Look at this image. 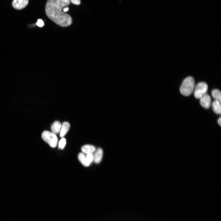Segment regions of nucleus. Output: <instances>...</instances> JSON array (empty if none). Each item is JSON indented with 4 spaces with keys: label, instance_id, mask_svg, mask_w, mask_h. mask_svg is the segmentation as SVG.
Here are the masks:
<instances>
[{
    "label": "nucleus",
    "instance_id": "obj_3",
    "mask_svg": "<svg viewBox=\"0 0 221 221\" xmlns=\"http://www.w3.org/2000/svg\"><path fill=\"white\" fill-rule=\"evenodd\" d=\"M41 137L51 147L55 148L57 145L58 138L55 134L48 131H45L42 133Z\"/></svg>",
    "mask_w": 221,
    "mask_h": 221
},
{
    "label": "nucleus",
    "instance_id": "obj_14",
    "mask_svg": "<svg viewBox=\"0 0 221 221\" xmlns=\"http://www.w3.org/2000/svg\"><path fill=\"white\" fill-rule=\"evenodd\" d=\"M66 144V140L64 138H62L59 142L58 147L61 149H63L65 147Z\"/></svg>",
    "mask_w": 221,
    "mask_h": 221
},
{
    "label": "nucleus",
    "instance_id": "obj_19",
    "mask_svg": "<svg viewBox=\"0 0 221 221\" xmlns=\"http://www.w3.org/2000/svg\"><path fill=\"white\" fill-rule=\"evenodd\" d=\"M69 8H68L67 7L66 8H63V11L64 12H67Z\"/></svg>",
    "mask_w": 221,
    "mask_h": 221
},
{
    "label": "nucleus",
    "instance_id": "obj_8",
    "mask_svg": "<svg viewBox=\"0 0 221 221\" xmlns=\"http://www.w3.org/2000/svg\"><path fill=\"white\" fill-rule=\"evenodd\" d=\"M70 127L69 123L67 122H64L63 123L60 131V136L63 137L65 135L68 131Z\"/></svg>",
    "mask_w": 221,
    "mask_h": 221
},
{
    "label": "nucleus",
    "instance_id": "obj_12",
    "mask_svg": "<svg viewBox=\"0 0 221 221\" xmlns=\"http://www.w3.org/2000/svg\"><path fill=\"white\" fill-rule=\"evenodd\" d=\"M78 159L80 162L85 166L87 167L90 164L88 161L86 156L83 153H80L78 155Z\"/></svg>",
    "mask_w": 221,
    "mask_h": 221
},
{
    "label": "nucleus",
    "instance_id": "obj_9",
    "mask_svg": "<svg viewBox=\"0 0 221 221\" xmlns=\"http://www.w3.org/2000/svg\"><path fill=\"white\" fill-rule=\"evenodd\" d=\"M61 124V123L58 121L55 122L51 126V132L55 134L60 132Z\"/></svg>",
    "mask_w": 221,
    "mask_h": 221
},
{
    "label": "nucleus",
    "instance_id": "obj_18",
    "mask_svg": "<svg viewBox=\"0 0 221 221\" xmlns=\"http://www.w3.org/2000/svg\"><path fill=\"white\" fill-rule=\"evenodd\" d=\"M218 123V124L221 126V117H220L218 119L217 121Z\"/></svg>",
    "mask_w": 221,
    "mask_h": 221
},
{
    "label": "nucleus",
    "instance_id": "obj_11",
    "mask_svg": "<svg viewBox=\"0 0 221 221\" xmlns=\"http://www.w3.org/2000/svg\"><path fill=\"white\" fill-rule=\"evenodd\" d=\"M220 102L215 100L212 103V109L215 113L218 114H220L221 112V105Z\"/></svg>",
    "mask_w": 221,
    "mask_h": 221
},
{
    "label": "nucleus",
    "instance_id": "obj_10",
    "mask_svg": "<svg viewBox=\"0 0 221 221\" xmlns=\"http://www.w3.org/2000/svg\"><path fill=\"white\" fill-rule=\"evenodd\" d=\"M81 149L83 153L86 154L92 153L95 151V147L91 145H85L82 147Z\"/></svg>",
    "mask_w": 221,
    "mask_h": 221
},
{
    "label": "nucleus",
    "instance_id": "obj_15",
    "mask_svg": "<svg viewBox=\"0 0 221 221\" xmlns=\"http://www.w3.org/2000/svg\"><path fill=\"white\" fill-rule=\"evenodd\" d=\"M86 156L87 161L91 164L93 161V155L92 153L87 154Z\"/></svg>",
    "mask_w": 221,
    "mask_h": 221
},
{
    "label": "nucleus",
    "instance_id": "obj_5",
    "mask_svg": "<svg viewBox=\"0 0 221 221\" xmlns=\"http://www.w3.org/2000/svg\"><path fill=\"white\" fill-rule=\"evenodd\" d=\"M28 2V0H13L12 5L15 9L20 10L25 7Z\"/></svg>",
    "mask_w": 221,
    "mask_h": 221
},
{
    "label": "nucleus",
    "instance_id": "obj_2",
    "mask_svg": "<svg viewBox=\"0 0 221 221\" xmlns=\"http://www.w3.org/2000/svg\"><path fill=\"white\" fill-rule=\"evenodd\" d=\"M195 87L194 79L192 76H188L183 81L180 91L183 95L188 96L193 92Z\"/></svg>",
    "mask_w": 221,
    "mask_h": 221
},
{
    "label": "nucleus",
    "instance_id": "obj_13",
    "mask_svg": "<svg viewBox=\"0 0 221 221\" xmlns=\"http://www.w3.org/2000/svg\"><path fill=\"white\" fill-rule=\"evenodd\" d=\"M211 94L213 98L221 103V93L220 90L218 89L213 90L211 92Z\"/></svg>",
    "mask_w": 221,
    "mask_h": 221
},
{
    "label": "nucleus",
    "instance_id": "obj_1",
    "mask_svg": "<svg viewBox=\"0 0 221 221\" xmlns=\"http://www.w3.org/2000/svg\"><path fill=\"white\" fill-rule=\"evenodd\" d=\"M70 3V0H48L45 6L46 14L57 25L62 27L69 26L72 23V17L62 9Z\"/></svg>",
    "mask_w": 221,
    "mask_h": 221
},
{
    "label": "nucleus",
    "instance_id": "obj_4",
    "mask_svg": "<svg viewBox=\"0 0 221 221\" xmlns=\"http://www.w3.org/2000/svg\"><path fill=\"white\" fill-rule=\"evenodd\" d=\"M194 95L197 99H200L206 94L207 89L208 85L204 82L198 83L195 87Z\"/></svg>",
    "mask_w": 221,
    "mask_h": 221
},
{
    "label": "nucleus",
    "instance_id": "obj_6",
    "mask_svg": "<svg viewBox=\"0 0 221 221\" xmlns=\"http://www.w3.org/2000/svg\"><path fill=\"white\" fill-rule=\"evenodd\" d=\"M211 97L207 94H205L200 98V103L201 105L204 107L208 109L211 104Z\"/></svg>",
    "mask_w": 221,
    "mask_h": 221
},
{
    "label": "nucleus",
    "instance_id": "obj_7",
    "mask_svg": "<svg viewBox=\"0 0 221 221\" xmlns=\"http://www.w3.org/2000/svg\"><path fill=\"white\" fill-rule=\"evenodd\" d=\"M103 154L102 149L99 148L96 151L93 155V161L96 163H99L101 160Z\"/></svg>",
    "mask_w": 221,
    "mask_h": 221
},
{
    "label": "nucleus",
    "instance_id": "obj_17",
    "mask_svg": "<svg viewBox=\"0 0 221 221\" xmlns=\"http://www.w3.org/2000/svg\"><path fill=\"white\" fill-rule=\"evenodd\" d=\"M71 2L73 4L76 5H79L80 3V0H70Z\"/></svg>",
    "mask_w": 221,
    "mask_h": 221
},
{
    "label": "nucleus",
    "instance_id": "obj_16",
    "mask_svg": "<svg viewBox=\"0 0 221 221\" xmlns=\"http://www.w3.org/2000/svg\"><path fill=\"white\" fill-rule=\"evenodd\" d=\"M37 25L40 27H42L44 25V23L43 20L41 19H38L37 23Z\"/></svg>",
    "mask_w": 221,
    "mask_h": 221
}]
</instances>
